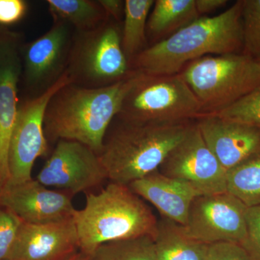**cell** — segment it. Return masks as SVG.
Here are the masks:
<instances>
[{"label":"cell","instance_id":"obj_1","mask_svg":"<svg viewBox=\"0 0 260 260\" xmlns=\"http://www.w3.org/2000/svg\"><path fill=\"white\" fill-rule=\"evenodd\" d=\"M138 73L133 70L124 79L102 88L65 85L51 98L46 110L47 140L78 142L99 155L109 126L120 112Z\"/></svg>","mask_w":260,"mask_h":260},{"label":"cell","instance_id":"obj_2","mask_svg":"<svg viewBox=\"0 0 260 260\" xmlns=\"http://www.w3.org/2000/svg\"><path fill=\"white\" fill-rule=\"evenodd\" d=\"M242 0L213 17H201L142 51L131 69L147 75L180 73L191 61L208 55L239 53L243 49Z\"/></svg>","mask_w":260,"mask_h":260},{"label":"cell","instance_id":"obj_3","mask_svg":"<svg viewBox=\"0 0 260 260\" xmlns=\"http://www.w3.org/2000/svg\"><path fill=\"white\" fill-rule=\"evenodd\" d=\"M73 219L80 251L93 254L107 243L152 237L158 220L150 207L129 186L110 182L99 193H89L85 207Z\"/></svg>","mask_w":260,"mask_h":260},{"label":"cell","instance_id":"obj_4","mask_svg":"<svg viewBox=\"0 0 260 260\" xmlns=\"http://www.w3.org/2000/svg\"><path fill=\"white\" fill-rule=\"evenodd\" d=\"M119 121L99 156L107 179L126 186L158 170L192 124Z\"/></svg>","mask_w":260,"mask_h":260},{"label":"cell","instance_id":"obj_5","mask_svg":"<svg viewBox=\"0 0 260 260\" xmlns=\"http://www.w3.org/2000/svg\"><path fill=\"white\" fill-rule=\"evenodd\" d=\"M180 74L196 95L201 114H214L259 86L260 62L244 53L208 55L186 64Z\"/></svg>","mask_w":260,"mask_h":260},{"label":"cell","instance_id":"obj_6","mask_svg":"<svg viewBox=\"0 0 260 260\" xmlns=\"http://www.w3.org/2000/svg\"><path fill=\"white\" fill-rule=\"evenodd\" d=\"M200 114V103L180 73L152 75L139 72L116 119L177 124L197 119Z\"/></svg>","mask_w":260,"mask_h":260},{"label":"cell","instance_id":"obj_7","mask_svg":"<svg viewBox=\"0 0 260 260\" xmlns=\"http://www.w3.org/2000/svg\"><path fill=\"white\" fill-rule=\"evenodd\" d=\"M133 70L121 44V28L109 18L100 26L75 30L66 73L73 84L102 88L124 79Z\"/></svg>","mask_w":260,"mask_h":260},{"label":"cell","instance_id":"obj_8","mask_svg":"<svg viewBox=\"0 0 260 260\" xmlns=\"http://www.w3.org/2000/svg\"><path fill=\"white\" fill-rule=\"evenodd\" d=\"M70 83L73 81L65 72L47 91L18 107L8 152L9 178L5 185L20 184L32 179V169L36 160L48 151L44 126L48 104L56 92Z\"/></svg>","mask_w":260,"mask_h":260},{"label":"cell","instance_id":"obj_9","mask_svg":"<svg viewBox=\"0 0 260 260\" xmlns=\"http://www.w3.org/2000/svg\"><path fill=\"white\" fill-rule=\"evenodd\" d=\"M248 207L228 191L197 197L183 226L188 236L203 244H240L246 234Z\"/></svg>","mask_w":260,"mask_h":260},{"label":"cell","instance_id":"obj_10","mask_svg":"<svg viewBox=\"0 0 260 260\" xmlns=\"http://www.w3.org/2000/svg\"><path fill=\"white\" fill-rule=\"evenodd\" d=\"M158 171L186 181L201 195L227 191V171L205 143L197 124H191Z\"/></svg>","mask_w":260,"mask_h":260},{"label":"cell","instance_id":"obj_11","mask_svg":"<svg viewBox=\"0 0 260 260\" xmlns=\"http://www.w3.org/2000/svg\"><path fill=\"white\" fill-rule=\"evenodd\" d=\"M107 179L99 155L78 142L59 140L37 180L75 195L101 185Z\"/></svg>","mask_w":260,"mask_h":260},{"label":"cell","instance_id":"obj_12","mask_svg":"<svg viewBox=\"0 0 260 260\" xmlns=\"http://www.w3.org/2000/svg\"><path fill=\"white\" fill-rule=\"evenodd\" d=\"M74 34L70 24L54 19L47 32L24 47L22 73L34 97L47 91L64 74Z\"/></svg>","mask_w":260,"mask_h":260},{"label":"cell","instance_id":"obj_13","mask_svg":"<svg viewBox=\"0 0 260 260\" xmlns=\"http://www.w3.org/2000/svg\"><path fill=\"white\" fill-rule=\"evenodd\" d=\"M72 197L64 191L47 189L32 179L3 186L0 189V204L24 223L46 224L73 218L76 209Z\"/></svg>","mask_w":260,"mask_h":260},{"label":"cell","instance_id":"obj_14","mask_svg":"<svg viewBox=\"0 0 260 260\" xmlns=\"http://www.w3.org/2000/svg\"><path fill=\"white\" fill-rule=\"evenodd\" d=\"M20 37L0 28V189L8 182V152L18 114V86L23 72Z\"/></svg>","mask_w":260,"mask_h":260},{"label":"cell","instance_id":"obj_15","mask_svg":"<svg viewBox=\"0 0 260 260\" xmlns=\"http://www.w3.org/2000/svg\"><path fill=\"white\" fill-rule=\"evenodd\" d=\"M80 251L74 219L46 224L22 221L10 260H67Z\"/></svg>","mask_w":260,"mask_h":260},{"label":"cell","instance_id":"obj_16","mask_svg":"<svg viewBox=\"0 0 260 260\" xmlns=\"http://www.w3.org/2000/svg\"><path fill=\"white\" fill-rule=\"evenodd\" d=\"M197 125L222 167L228 171L260 149V129L213 114H201Z\"/></svg>","mask_w":260,"mask_h":260},{"label":"cell","instance_id":"obj_17","mask_svg":"<svg viewBox=\"0 0 260 260\" xmlns=\"http://www.w3.org/2000/svg\"><path fill=\"white\" fill-rule=\"evenodd\" d=\"M131 190L154 205L164 218L184 226L193 200L201 195L190 184L158 170L129 184Z\"/></svg>","mask_w":260,"mask_h":260},{"label":"cell","instance_id":"obj_18","mask_svg":"<svg viewBox=\"0 0 260 260\" xmlns=\"http://www.w3.org/2000/svg\"><path fill=\"white\" fill-rule=\"evenodd\" d=\"M156 260H206L209 245L187 235L182 225L169 219L158 220L154 234Z\"/></svg>","mask_w":260,"mask_h":260},{"label":"cell","instance_id":"obj_19","mask_svg":"<svg viewBox=\"0 0 260 260\" xmlns=\"http://www.w3.org/2000/svg\"><path fill=\"white\" fill-rule=\"evenodd\" d=\"M149 15L146 32L160 41L200 18L194 0H156Z\"/></svg>","mask_w":260,"mask_h":260},{"label":"cell","instance_id":"obj_20","mask_svg":"<svg viewBox=\"0 0 260 260\" xmlns=\"http://www.w3.org/2000/svg\"><path fill=\"white\" fill-rule=\"evenodd\" d=\"M153 0H125L121 44L131 67L132 61L146 49V28Z\"/></svg>","mask_w":260,"mask_h":260},{"label":"cell","instance_id":"obj_21","mask_svg":"<svg viewBox=\"0 0 260 260\" xmlns=\"http://www.w3.org/2000/svg\"><path fill=\"white\" fill-rule=\"evenodd\" d=\"M53 19L70 24L77 31H86L100 26L109 18L99 1L47 0Z\"/></svg>","mask_w":260,"mask_h":260},{"label":"cell","instance_id":"obj_22","mask_svg":"<svg viewBox=\"0 0 260 260\" xmlns=\"http://www.w3.org/2000/svg\"><path fill=\"white\" fill-rule=\"evenodd\" d=\"M227 191L248 208L260 205V149L227 171Z\"/></svg>","mask_w":260,"mask_h":260},{"label":"cell","instance_id":"obj_23","mask_svg":"<svg viewBox=\"0 0 260 260\" xmlns=\"http://www.w3.org/2000/svg\"><path fill=\"white\" fill-rule=\"evenodd\" d=\"M91 260H156L153 237L107 243L94 251Z\"/></svg>","mask_w":260,"mask_h":260},{"label":"cell","instance_id":"obj_24","mask_svg":"<svg viewBox=\"0 0 260 260\" xmlns=\"http://www.w3.org/2000/svg\"><path fill=\"white\" fill-rule=\"evenodd\" d=\"M244 54L260 59V0H242Z\"/></svg>","mask_w":260,"mask_h":260},{"label":"cell","instance_id":"obj_25","mask_svg":"<svg viewBox=\"0 0 260 260\" xmlns=\"http://www.w3.org/2000/svg\"><path fill=\"white\" fill-rule=\"evenodd\" d=\"M210 114L260 129V85L230 107Z\"/></svg>","mask_w":260,"mask_h":260},{"label":"cell","instance_id":"obj_26","mask_svg":"<svg viewBox=\"0 0 260 260\" xmlns=\"http://www.w3.org/2000/svg\"><path fill=\"white\" fill-rule=\"evenodd\" d=\"M22 220L0 204V260H10Z\"/></svg>","mask_w":260,"mask_h":260},{"label":"cell","instance_id":"obj_27","mask_svg":"<svg viewBox=\"0 0 260 260\" xmlns=\"http://www.w3.org/2000/svg\"><path fill=\"white\" fill-rule=\"evenodd\" d=\"M246 220V237L240 245L251 259L260 260V205L248 208Z\"/></svg>","mask_w":260,"mask_h":260},{"label":"cell","instance_id":"obj_28","mask_svg":"<svg viewBox=\"0 0 260 260\" xmlns=\"http://www.w3.org/2000/svg\"><path fill=\"white\" fill-rule=\"evenodd\" d=\"M206 260H252L249 254L236 243L222 242L211 244Z\"/></svg>","mask_w":260,"mask_h":260},{"label":"cell","instance_id":"obj_29","mask_svg":"<svg viewBox=\"0 0 260 260\" xmlns=\"http://www.w3.org/2000/svg\"><path fill=\"white\" fill-rule=\"evenodd\" d=\"M28 4L23 0H0V25H12L26 14Z\"/></svg>","mask_w":260,"mask_h":260},{"label":"cell","instance_id":"obj_30","mask_svg":"<svg viewBox=\"0 0 260 260\" xmlns=\"http://www.w3.org/2000/svg\"><path fill=\"white\" fill-rule=\"evenodd\" d=\"M109 18L116 22L124 18V1L122 0H99Z\"/></svg>","mask_w":260,"mask_h":260},{"label":"cell","instance_id":"obj_31","mask_svg":"<svg viewBox=\"0 0 260 260\" xmlns=\"http://www.w3.org/2000/svg\"><path fill=\"white\" fill-rule=\"evenodd\" d=\"M195 7L199 15L208 14L223 8L227 0H194Z\"/></svg>","mask_w":260,"mask_h":260},{"label":"cell","instance_id":"obj_32","mask_svg":"<svg viewBox=\"0 0 260 260\" xmlns=\"http://www.w3.org/2000/svg\"><path fill=\"white\" fill-rule=\"evenodd\" d=\"M91 257L92 255L90 254H85L80 251L67 260H91Z\"/></svg>","mask_w":260,"mask_h":260},{"label":"cell","instance_id":"obj_33","mask_svg":"<svg viewBox=\"0 0 260 260\" xmlns=\"http://www.w3.org/2000/svg\"><path fill=\"white\" fill-rule=\"evenodd\" d=\"M258 61H259V62H260V59H258Z\"/></svg>","mask_w":260,"mask_h":260}]
</instances>
